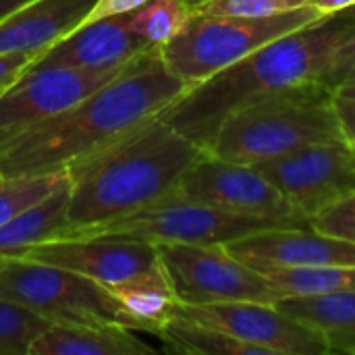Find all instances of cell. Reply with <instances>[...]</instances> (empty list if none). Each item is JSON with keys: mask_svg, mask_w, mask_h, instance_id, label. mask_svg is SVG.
Instances as JSON below:
<instances>
[{"mask_svg": "<svg viewBox=\"0 0 355 355\" xmlns=\"http://www.w3.org/2000/svg\"><path fill=\"white\" fill-rule=\"evenodd\" d=\"M0 297L15 302L50 324H92L141 331L110 289L79 272L12 258L0 266Z\"/></svg>", "mask_w": 355, "mask_h": 355, "instance_id": "8992f818", "label": "cell"}, {"mask_svg": "<svg viewBox=\"0 0 355 355\" xmlns=\"http://www.w3.org/2000/svg\"><path fill=\"white\" fill-rule=\"evenodd\" d=\"M258 272L268 268L355 264V243L306 227L268 229L225 245Z\"/></svg>", "mask_w": 355, "mask_h": 355, "instance_id": "5bb4252c", "label": "cell"}, {"mask_svg": "<svg viewBox=\"0 0 355 355\" xmlns=\"http://www.w3.org/2000/svg\"><path fill=\"white\" fill-rule=\"evenodd\" d=\"M206 2H210V0H185V4L191 8V12H193V10H198L200 6H204Z\"/></svg>", "mask_w": 355, "mask_h": 355, "instance_id": "e575fe53", "label": "cell"}, {"mask_svg": "<svg viewBox=\"0 0 355 355\" xmlns=\"http://www.w3.org/2000/svg\"><path fill=\"white\" fill-rule=\"evenodd\" d=\"M29 2H33V0H0V19H4L6 15H10L12 10H17Z\"/></svg>", "mask_w": 355, "mask_h": 355, "instance_id": "d6a6232c", "label": "cell"}, {"mask_svg": "<svg viewBox=\"0 0 355 355\" xmlns=\"http://www.w3.org/2000/svg\"><path fill=\"white\" fill-rule=\"evenodd\" d=\"M175 193L237 214L310 225L256 166L218 158L208 150L185 171Z\"/></svg>", "mask_w": 355, "mask_h": 355, "instance_id": "8fae6325", "label": "cell"}, {"mask_svg": "<svg viewBox=\"0 0 355 355\" xmlns=\"http://www.w3.org/2000/svg\"><path fill=\"white\" fill-rule=\"evenodd\" d=\"M156 248L175 297L183 306L227 302L277 304L285 297L268 277L235 258L220 243H158Z\"/></svg>", "mask_w": 355, "mask_h": 355, "instance_id": "ba28073f", "label": "cell"}, {"mask_svg": "<svg viewBox=\"0 0 355 355\" xmlns=\"http://www.w3.org/2000/svg\"><path fill=\"white\" fill-rule=\"evenodd\" d=\"M275 306L318 333L327 341L331 354L355 355V291L287 295Z\"/></svg>", "mask_w": 355, "mask_h": 355, "instance_id": "ac0fdd59", "label": "cell"}, {"mask_svg": "<svg viewBox=\"0 0 355 355\" xmlns=\"http://www.w3.org/2000/svg\"><path fill=\"white\" fill-rule=\"evenodd\" d=\"M96 0H33L0 19V54L33 58L77 29Z\"/></svg>", "mask_w": 355, "mask_h": 355, "instance_id": "2e32d148", "label": "cell"}, {"mask_svg": "<svg viewBox=\"0 0 355 355\" xmlns=\"http://www.w3.org/2000/svg\"><path fill=\"white\" fill-rule=\"evenodd\" d=\"M310 4L320 15H333V12H339V10L355 6V0H310Z\"/></svg>", "mask_w": 355, "mask_h": 355, "instance_id": "1f68e13d", "label": "cell"}, {"mask_svg": "<svg viewBox=\"0 0 355 355\" xmlns=\"http://www.w3.org/2000/svg\"><path fill=\"white\" fill-rule=\"evenodd\" d=\"M191 8L185 0H148L139 8L127 12L131 29L156 48L168 44L187 25Z\"/></svg>", "mask_w": 355, "mask_h": 355, "instance_id": "603a6c76", "label": "cell"}, {"mask_svg": "<svg viewBox=\"0 0 355 355\" xmlns=\"http://www.w3.org/2000/svg\"><path fill=\"white\" fill-rule=\"evenodd\" d=\"M166 349L185 355H270L266 349L235 339L218 329H210L185 318L173 316L158 333Z\"/></svg>", "mask_w": 355, "mask_h": 355, "instance_id": "44dd1931", "label": "cell"}, {"mask_svg": "<svg viewBox=\"0 0 355 355\" xmlns=\"http://www.w3.org/2000/svg\"><path fill=\"white\" fill-rule=\"evenodd\" d=\"M335 96H343V98H354L355 100V83L352 85H343L335 92Z\"/></svg>", "mask_w": 355, "mask_h": 355, "instance_id": "836d02e7", "label": "cell"}, {"mask_svg": "<svg viewBox=\"0 0 355 355\" xmlns=\"http://www.w3.org/2000/svg\"><path fill=\"white\" fill-rule=\"evenodd\" d=\"M254 166L308 223L355 191L347 144H312Z\"/></svg>", "mask_w": 355, "mask_h": 355, "instance_id": "9c48e42d", "label": "cell"}, {"mask_svg": "<svg viewBox=\"0 0 355 355\" xmlns=\"http://www.w3.org/2000/svg\"><path fill=\"white\" fill-rule=\"evenodd\" d=\"M0 179H2V173H0Z\"/></svg>", "mask_w": 355, "mask_h": 355, "instance_id": "8d00e7d4", "label": "cell"}, {"mask_svg": "<svg viewBox=\"0 0 355 355\" xmlns=\"http://www.w3.org/2000/svg\"><path fill=\"white\" fill-rule=\"evenodd\" d=\"M310 0H210L198 8V12L208 15H229V17H250L264 19L308 6Z\"/></svg>", "mask_w": 355, "mask_h": 355, "instance_id": "484cf974", "label": "cell"}, {"mask_svg": "<svg viewBox=\"0 0 355 355\" xmlns=\"http://www.w3.org/2000/svg\"><path fill=\"white\" fill-rule=\"evenodd\" d=\"M146 2L148 0H96L94 8L89 10V15L85 17L83 23H92V21H98L104 17H114V15H127Z\"/></svg>", "mask_w": 355, "mask_h": 355, "instance_id": "f1b7e54d", "label": "cell"}, {"mask_svg": "<svg viewBox=\"0 0 355 355\" xmlns=\"http://www.w3.org/2000/svg\"><path fill=\"white\" fill-rule=\"evenodd\" d=\"M150 50H160L137 35L127 15L104 17L92 23H81L69 35L52 44L31 64H58L89 71H121Z\"/></svg>", "mask_w": 355, "mask_h": 355, "instance_id": "9a60e30c", "label": "cell"}, {"mask_svg": "<svg viewBox=\"0 0 355 355\" xmlns=\"http://www.w3.org/2000/svg\"><path fill=\"white\" fill-rule=\"evenodd\" d=\"M67 173L42 175V177H19V179H0V225L21 214L23 210L35 206L54 187Z\"/></svg>", "mask_w": 355, "mask_h": 355, "instance_id": "d4e9b609", "label": "cell"}, {"mask_svg": "<svg viewBox=\"0 0 355 355\" xmlns=\"http://www.w3.org/2000/svg\"><path fill=\"white\" fill-rule=\"evenodd\" d=\"M69 196L71 179L64 175L52 193L0 225V266L12 258L25 256V252L35 243L56 237L64 231Z\"/></svg>", "mask_w": 355, "mask_h": 355, "instance_id": "d6986e66", "label": "cell"}, {"mask_svg": "<svg viewBox=\"0 0 355 355\" xmlns=\"http://www.w3.org/2000/svg\"><path fill=\"white\" fill-rule=\"evenodd\" d=\"M31 54H0V92H4L31 64Z\"/></svg>", "mask_w": 355, "mask_h": 355, "instance_id": "f546056e", "label": "cell"}, {"mask_svg": "<svg viewBox=\"0 0 355 355\" xmlns=\"http://www.w3.org/2000/svg\"><path fill=\"white\" fill-rule=\"evenodd\" d=\"M268 281L287 295H324L355 291V264L335 266H300V268H268L262 272Z\"/></svg>", "mask_w": 355, "mask_h": 355, "instance_id": "7402d4cb", "label": "cell"}, {"mask_svg": "<svg viewBox=\"0 0 355 355\" xmlns=\"http://www.w3.org/2000/svg\"><path fill=\"white\" fill-rule=\"evenodd\" d=\"M21 258L79 272L106 287L123 283L160 262L154 243L106 235H56L35 243Z\"/></svg>", "mask_w": 355, "mask_h": 355, "instance_id": "4fadbf2b", "label": "cell"}, {"mask_svg": "<svg viewBox=\"0 0 355 355\" xmlns=\"http://www.w3.org/2000/svg\"><path fill=\"white\" fill-rule=\"evenodd\" d=\"M324 15L312 4L264 19L193 10L181 33L160 48V58L179 79L193 87L258 48Z\"/></svg>", "mask_w": 355, "mask_h": 355, "instance_id": "5b68a950", "label": "cell"}, {"mask_svg": "<svg viewBox=\"0 0 355 355\" xmlns=\"http://www.w3.org/2000/svg\"><path fill=\"white\" fill-rule=\"evenodd\" d=\"M125 69L89 71L58 64H29L17 81L0 92V144L69 110L119 77Z\"/></svg>", "mask_w": 355, "mask_h": 355, "instance_id": "30bf717a", "label": "cell"}, {"mask_svg": "<svg viewBox=\"0 0 355 355\" xmlns=\"http://www.w3.org/2000/svg\"><path fill=\"white\" fill-rule=\"evenodd\" d=\"M48 324L35 312L0 297V355H27L31 341Z\"/></svg>", "mask_w": 355, "mask_h": 355, "instance_id": "cb8c5ba5", "label": "cell"}, {"mask_svg": "<svg viewBox=\"0 0 355 355\" xmlns=\"http://www.w3.org/2000/svg\"><path fill=\"white\" fill-rule=\"evenodd\" d=\"M354 35L355 6L324 15L189 87L158 119L206 150L227 116L241 106L320 81Z\"/></svg>", "mask_w": 355, "mask_h": 355, "instance_id": "7a4b0ae2", "label": "cell"}, {"mask_svg": "<svg viewBox=\"0 0 355 355\" xmlns=\"http://www.w3.org/2000/svg\"><path fill=\"white\" fill-rule=\"evenodd\" d=\"M335 110L339 114L343 133L347 141L355 139V100L354 98H343V96H335Z\"/></svg>", "mask_w": 355, "mask_h": 355, "instance_id": "4dcf8cb0", "label": "cell"}, {"mask_svg": "<svg viewBox=\"0 0 355 355\" xmlns=\"http://www.w3.org/2000/svg\"><path fill=\"white\" fill-rule=\"evenodd\" d=\"M121 327L48 324L27 355H152L156 349Z\"/></svg>", "mask_w": 355, "mask_h": 355, "instance_id": "e0dca14e", "label": "cell"}, {"mask_svg": "<svg viewBox=\"0 0 355 355\" xmlns=\"http://www.w3.org/2000/svg\"><path fill=\"white\" fill-rule=\"evenodd\" d=\"M312 144H347L335 92L320 81L258 98L235 110L216 131L210 154L258 164Z\"/></svg>", "mask_w": 355, "mask_h": 355, "instance_id": "277c9868", "label": "cell"}, {"mask_svg": "<svg viewBox=\"0 0 355 355\" xmlns=\"http://www.w3.org/2000/svg\"><path fill=\"white\" fill-rule=\"evenodd\" d=\"M191 85L150 50L69 110L0 144L4 179L67 173L156 119Z\"/></svg>", "mask_w": 355, "mask_h": 355, "instance_id": "6da1fadb", "label": "cell"}, {"mask_svg": "<svg viewBox=\"0 0 355 355\" xmlns=\"http://www.w3.org/2000/svg\"><path fill=\"white\" fill-rule=\"evenodd\" d=\"M320 83L333 92H337L343 85L355 83V35L345 44L343 52L339 54L335 64L329 69V73L320 79Z\"/></svg>", "mask_w": 355, "mask_h": 355, "instance_id": "83f0119b", "label": "cell"}, {"mask_svg": "<svg viewBox=\"0 0 355 355\" xmlns=\"http://www.w3.org/2000/svg\"><path fill=\"white\" fill-rule=\"evenodd\" d=\"M108 289L123 310L139 322L141 333L158 335L179 304L160 262L123 283L110 285Z\"/></svg>", "mask_w": 355, "mask_h": 355, "instance_id": "ffe728a7", "label": "cell"}, {"mask_svg": "<svg viewBox=\"0 0 355 355\" xmlns=\"http://www.w3.org/2000/svg\"><path fill=\"white\" fill-rule=\"evenodd\" d=\"M283 227H306L293 220L264 218L229 212L210 204L187 200L179 193H168L166 198L133 212L123 218L73 231L62 235H106L123 239H139L158 243H196V245H227L231 241Z\"/></svg>", "mask_w": 355, "mask_h": 355, "instance_id": "52a82bcc", "label": "cell"}, {"mask_svg": "<svg viewBox=\"0 0 355 355\" xmlns=\"http://www.w3.org/2000/svg\"><path fill=\"white\" fill-rule=\"evenodd\" d=\"M204 152L158 116L148 121L67 171L71 196L62 233L123 218L166 198Z\"/></svg>", "mask_w": 355, "mask_h": 355, "instance_id": "3957f363", "label": "cell"}, {"mask_svg": "<svg viewBox=\"0 0 355 355\" xmlns=\"http://www.w3.org/2000/svg\"><path fill=\"white\" fill-rule=\"evenodd\" d=\"M310 227L320 233L355 243V191L339 204L316 214L310 220Z\"/></svg>", "mask_w": 355, "mask_h": 355, "instance_id": "4316f807", "label": "cell"}, {"mask_svg": "<svg viewBox=\"0 0 355 355\" xmlns=\"http://www.w3.org/2000/svg\"><path fill=\"white\" fill-rule=\"evenodd\" d=\"M173 316L210 329H218L235 339L266 349L270 355H331L327 341L306 324L283 314L275 304L227 302L183 306L177 304ZM171 316V318H173Z\"/></svg>", "mask_w": 355, "mask_h": 355, "instance_id": "7c38bea8", "label": "cell"}, {"mask_svg": "<svg viewBox=\"0 0 355 355\" xmlns=\"http://www.w3.org/2000/svg\"><path fill=\"white\" fill-rule=\"evenodd\" d=\"M347 146H349V154H352V162H354V166H355V139H354V141H347Z\"/></svg>", "mask_w": 355, "mask_h": 355, "instance_id": "d590c367", "label": "cell"}]
</instances>
